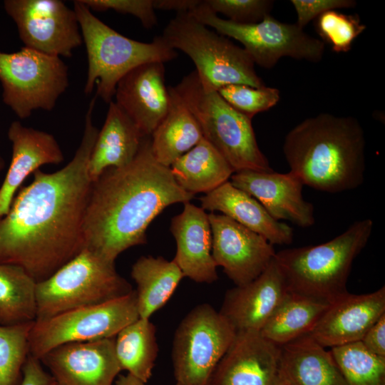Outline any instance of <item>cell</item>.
Listing matches in <instances>:
<instances>
[{"mask_svg": "<svg viewBox=\"0 0 385 385\" xmlns=\"http://www.w3.org/2000/svg\"><path fill=\"white\" fill-rule=\"evenodd\" d=\"M91 101L72 160L53 173L36 170L0 217V262L19 266L37 283L84 249L83 224L92 181L89 158L99 130Z\"/></svg>", "mask_w": 385, "mask_h": 385, "instance_id": "obj_1", "label": "cell"}, {"mask_svg": "<svg viewBox=\"0 0 385 385\" xmlns=\"http://www.w3.org/2000/svg\"><path fill=\"white\" fill-rule=\"evenodd\" d=\"M194 196L177 183L170 168L155 159L150 138L145 137L129 164L108 168L92 182L84 248L115 262L123 251L147 242L146 230L163 210Z\"/></svg>", "mask_w": 385, "mask_h": 385, "instance_id": "obj_2", "label": "cell"}, {"mask_svg": "<svg viewBox=\"0 0 385 385\" xmlns=\"http://www.w3.org/2000/svg\"><path fill=\"white\" fill-rule=\"evenodd\" d=\"M362 126L352 116L322 113L297 124L287 134L283 153L304 185L337 193L359 187L366 168Z\"/></svg>", "mask_w": 385, "mask_h": 385, "instance_id": "obj_3", "label": "cell"}, {"mask_svg": "<svg viewBox=\"0 0 385 385\" xmlns=\"http://www.w3.org/2000/svg\"><path fill=\"white\" fill-rule=\"evenodd\" d=\"M371 219L357 220L334 239L276 252L289 292L332 304L349 292L346 283L355 258L366 245Z\"/></svg>", "mask_w": 385, "mask_h": 385, "instance_id": "obj_4", "label": "cell"}, {"mask_svg": "<svg viewBox=\"0 0 385 385\" xmlns=\"http://www.w3.org/2000/svg\"><path fill=\"white\" fill-rule=\"evenodd\" d=\"M73 2L87 53L86 94L91 93L96 86V97L110 103L117 84L131 70L145 63H165L177 57L176 51L161 36L149 43L131 39L96 17L81 0Z\"/></svg>", "mask_w": 385, "mask_h": 385, "instance_id": "obj_5", "label": "cell"}, {"mask_svg": "<svg viewBox=\"0 0 385 385\" xmlns=\"http://www.w3.org/2000/svg\"><path fill=\"white\" fill-rule=\"evenodd\" d=\"M174 88L197 120L203 138L222 155L234 173L273 171L259 148L252 119L232 108L217 91L205 90L195 71Z\"/></svg>", "mask_w": 385, "mask_h": 385, "instance_id": "obj_6", "label": "cell"}, {"mask_svg": "<svg viewBox=\"0 0 385 385\" xmlns=\"http://www.w3.org/2000/svg\"><path fill=\"white\" fill-rule=\"evenodd\" d=\"M161 36L171 48L182 51L191 58L205 90L217 91L231 84L257 88L265 86L243 48L210 30L188 12L177 14Z\"/></svg>", "mask_w": 385, "mask_h": 385, "instance_id": "obj_7", "label": "cell"}, {"mask_svg": "<svg viewBox=\"0 0 385 385\" xmlns=\"http://www.w3.org/2000/svg\"><path fill=\"white\" fill-rule=\"evenodd\" d=\"M133 290L116 271L115 262L84 248L48 278L36 284V319L102 304Z\"/></svg>", "mask_w": 385, "mask_h": 385, "instance_id": "obj_8", "label": "cell"}, {"mask_svg": "<svg viewBox=\"0 0 385 385\" xmlns=\"http://www.w3.org/2000/svg\"><path fill=\"white\" fill-rule=\"evenodd\" d=\"M195 19L218 34L239 41L255 64L270 68L282 57L319 62L325 43L306 34L296 23H283L270 14L255 24H242L222 19L205 1L188 12Z\"/></svg>", "mask_w": 385, "mask_h": 385, "instance_id": "obj_9", "label": "cell"}, {"mask_svg": "<svg viewBox=\"0 0 385 385\" xmlns=\"http://www.w3.org/2000/svg\"><path fill=\"white\" fill-rule=\"evenodd\" d=\"M2 101L20 118L38 109L52 111L69 85L68 70L61 57L23 47L0 51Z\"/></svg>", "mask_w": 385, "mask_h": 385, "instance_id": "obj_10", "label": "cell"}, {"mask_svg": "<svg viewBox=\"0 0 385 385\" xmlns=\"http://www.w3.org/2000/svg\"><path fill=\"white\" fill-rule=\"evenodd\" d=\"M135 290L96 305L71 309L34 321L29 354L38 359L61 345L115 337L139 319Z\"/></svg>", "mask_w": 385, "mask_h": 385, "instance_id": "obj_11", "label": "cell"}, {"mask_svg": "<svg viewBox=\"0 0 385 385\" xmlns=\"http://www.w3.org/2000/svg\"><path fill=\"white\" fill-rule=\"evenodd\" d=\"M236 333L211 305L194 307L183 319L174 336L172 356L177 383L207 385Z\"/></svg>", "mask_w": 385, "mask_h": 385, "instance_id": "obj_12", "label": "cell"}, {"mask_svg": "<svg viewBox=\"0 0 385 385\" xmlns=\"http://www.w3.org/2000/svg\"><path fill=\"white\" fill-rule=\"evenodd\" d=\"M3 6L24 47L71 57L83 43L74 9L61 0H4Z\"/></svg>", "mask_w": 385, "mask_h": 385, "instance_id": "obj_13", "label": "cell"}, {"mask_svg": "<svg viewBox=\"0 0 385 385\" xmlns=\"http://www.w3.org/2000/svg\"><path fill=\"white\" fill-rule=\"evenodd\" d=\"M208 218L214 261L236 286L256 279L274 258L273 245L260 235L222 214L211 212Z\"/></svg>", "mask_w": 385, "mask_h": 385, "instance_id": "obj_14", "label": "cell"}, {"mask_svg": "<svg viewBox=\"0 0 385 385\" xmlns=\"http://www.w3.org/2000/svg\"><path fill=\"white\" fill-rule=\"evenodd\" d=\"M61 385H113L121 370L115 337L61 345L40 359Z\"/></svg>", "mask_w": 385, "mask_h": 385, "instance_id": "obj_15", "label": "cell"}, {"mask_svg": "<svg viewBox=\"0 0 385 385\" xmlns=\"http://www.w3.org/2000/svg\"><path fill=\"white\" fill-rule=\"evenodd\" d=\"M279 369V346L259 331H239L207 385H272Z\"/></svg>", "mask_w": 385, "mask_h": 385, "instance_id": "obj_16", "label": "cell"}, {"mask_svg": "<svg viewBox=\"0 0 385 385\" xmlns=\"http://www.w3.org/2000/svg\"><path fill=\"white\" fill-rule=\"evenodd\" d=\"M290 294L274 258L256 279L227 290L219 312L237 332L260 331Z\"/></svg>", "mask_w": 385, "mask_h": 385, "instance_id": "obj_17", "label": "cell"}, {"mask_svg": "<svg viewBox=\"0 0 385 385\" xmlns=\"http://www.w3.org/2000/svg\"><path fill=\"white\" fill-rule=\"evenodd\" d=\"M114 97L143 135L150 137L170 107L164 63H145L131 70L117 84Z\"/></svg>", "mask_w": 385, "mask_h": 385, "instance_id": "obj_18", "label": "cell"}, {"mask_svg": "<svg viewBox=\"0 0 385 385\" xmlns=\"http://www.w3.org/2000/svg\"><path fill=\"white\" fill-rule=\"evenodd\" d=\"M230 183L255 198L276 220L308 227L315 222L314 206L302 195L303 183L291 173L242 170Z\"/></svg>", "mask_w": 385, "mask_h": 385, "instance_id": "obj_19", "label": "cell"}, {"mask_svg": "<svg viewBox=\"0 0 385 385\" xmlns=\"http://www.w3.org/2000/svg\"><path fill=\"white\" fill-rule=\"evenodd\" d=\"M384 314V286L371 293H349L329 305L309 334L325 348L360 342Z\"/></svg>", "mask_w": 385, "mask_h": 385, "instance_id": "obj_20", "label": "cell"}, {"mask_svg": "<svg viewBox=\"0 0 385 385\" xmlns=\"http://www.w3.org/2000/svg\"><path fill=\"white\" fill-rule=\"evenodd\" d=\"M7 136L11 143V160L0 187V217L5 215L16 192L31 173L44 165L64 160L60 145L51 133L24 126L19 121L10 124Z\"/></svg>", "mask_w": 385, "mask_h": 385, "instance_id": "obj_21", "label": "cell"}, {"mask_svg": "<svg viewBox=\"0 0 385 385\" xmlns=\"http://www.w3.org/2000/svg\"><path fill=\"white\" fill-rule=\"evenodd\" d=\"M170 230L177 245L173 260L184 277L200 283H212L218 278L212 255V231L207 214L190 202L173 217Z\"/></svg>", "mask_w": 385, "mask_h": 385, "instance_id": "obj_22", "label": "cell"}, {"mask_svg": "<svg viewBox=\"0 0 385 385\" xmlns=\"http://www.w3.org/2000/svg\"><path fill=\"white\" fill-rule=\"evenodd\" d=\"M203 210L222 215L265 237L272 245H289L292 227L274 219L253 197L227 181L200 199Z\"/></svg>", "mask_w": 385, "mask_h": 385, "instance_id": "obj_23", "label": "cell"}, {"mask_svg": "<svg viewBox=\"0 0 385 385\" xmlns=\"http://www.w3.org/2000/svg\"><path fill=\"white\" fill-rule=\"evenodd\" d=\"M144 138L124 111L111 101L88 164L91 181L108 168L129 164L136 156Z\"/></svg>", "mask_w": 385, "mask_h": 385, "instance_id": "obj_24", "label": "cell"}, {"mask_svg": "<svg viewBox=\"0 0 385 385\" xmlns=\"http://www.w3.org/2000/svg\"><path fill=\"white\" fill-rule=\"evenodd\" d=\"M280 369L293 385H346L331 351L309 334L280 346Z\"/></svg>", "mask_w": 385, "mask_h": 385, "instance_id": "obj_25", "label": "cell"}, {"mask_svg": "<svg viewBox=\"0 0 385 385\" xmlns=\"http://www.w3.org/2000/svg\"><path fill=\"white\" fill-rule=\"evenodd\" d=\"M168 90L170 107L150 135V148L155 159L170 168L178 158L196 145L203 135L195 116L174 87H168Z\"/></svg>", "mask_w": 385, "mask_h": 385, "instance_id": "obj_26", "label": "cell"}, {"mask_svg": "<svg viewBox=\"0 0 385 385\" xmlns=\"http://www.w3.org/2000/svg\"><path fill=\"white\" fill-rule=\"evenodd\" d=\"M170 168L177 183L194 195L215 190L234 173L222 155L204 138Z\"/></svg>", "mask_w": 385, "mask_h": 385, "instance_id": "obj_27", "label": "cell"}, {"mask_svg": "<svg viewBox=\"0 0 385 385\" xmlns=\"http://www.w3.org/2000/svg\"><path fill=\"white\" fill-rule=\"evenodd\" d=\"M135 290L139 317L148 319L171 297L184 275L176 263L163 257L142 256L130 272Z\"/></svg>", "mask_w": 385, "mask_h": 385, "instance_id": "obj_28", "label": "cell"}, {"mask_svg": "<svg viewBox=\"0 0 385 385\" xmlns=\"http://www.w3.org/2000/svg\"><path fill=\"white\" fill-rule=\"evenodd\" d=\"M330 304L290 292L260 331L281 346L309 334Z\"/></svg>", "mask_w": 385, "mask_h": 385, "instance_id": "obj_29", "label": "cell"}, {"mask_svg": "<svg viewBox=\"0 0 385 385\" xmlns=\"http://www.w3.org/2000/svg\"><path fill=\"white\" fill-rule=\"evenodd\" d=\"M155 327L139 318L125 327L115 337V352L121 368L147 383L158 354Z\"/></svg>", "mask_w": 385, "mask_h": 385, "instance_id": "obj_30", "label": "cell"}, {"mask_svg": "<svg viewBox=\"0 0 385 385\" xmlns=\"http://www.w3.org/2000/svg\"><path fill=\"white\" fill-rule=\"evenodd\" d=\"M36 282L21 267L0 262V325L36 319Z\"/></svg>", "mask_w": 385, "mask_h": 385, "instance_id": "obj_31", "label": "cell"}, {"mask_svg": "<svg viewBox=\"0 0 385 385\" xmlns=\"http://www.w3.org/2000/svg\"><path fill=\"white\" fill-rule=\"evenodd\" d=\"M346 385H385V357L369 352L361 342L332 348Z\"/></svg>", "mask_w": 385, "mask_h": 385, "instance_id": "obj_32", "label": "cell"}, {"mask_svg": "<svg viewBox=\"0 0 385 385\" xmlns=\"http://www.w3.org/2000/svg\"><path fill=\"white\" fill-rule=\"evenodd\" d=\"M33 322L0 325V385L20 384Z\"/></svg>", "mask_w": 385, "mask_h": 385, "instance_id": "obj_33", "label": "cell"}, {"mask_svg": "<svg viewBox=\"0 0 385 385\" xmlns=\"http://www.w3.org/2000/svg\"><path fill=\"white\" fill-rule=\"evenodd\" d=\"M315 29L322 41L337 53L350 51L354 40L366 29L357 14H344L337 10L324 12L315 21Z\"/></svg>", "mask_w": 385, "mask_h": 385, "instance_id": "obj_34", "label": "cell"}, {"mask_svg": "<svg viewBox=\"0 0 385 385\" xmlns=\"http://www.w3.org/2000/svg\"><path fill=\"white\" fill-rule=\"evenodd\" d=\"M235 110L252 119L256 114L274 106L280 99L279 91L272 87H252L231 84L217 91Z\"/></svg>", "mask_w": 385, "mask_h": 385, "instance_id": "obj_35", "label": "cell"}, {"mask_svg": "<svg viewBox=\"0 0 385 385\" xmlns=\"http://www.w3.org/2000/svg\"><path fill=\"white\" fill-rule=\"evenodd\" d=\"M215 14H222L237 24H250L270 14L274 1L270 0H204Z\"/></svg>", "mask_w": 385, "mask_h": 385, "instance_id": "obj_36", "label": "cell"}, {"mask_svg": "<svg viewBox=\"0 0 385 385\" xmlns=\"http://www.w3.org/2000/svg\"><path fill=\"white\" fill-rule=\"evenodd\" d=\"M91 11H103L113 10L116 12L131 14L138 18L147 29L157 24L153 0H81Z\"/></svg>", "mask_w": 385, "mask_h": 385, "instance_id": "obj_37", "label": "cell"}, {"mask_svg": "<svg viewBox=\"0 0 385 385\" xmlns=\"http://www.w3.org/2000/svg\"><path fill=\"white\" fill-rule=\"evenodd\" d=\"M291 4L297 14L296 24L302 29L324 12L356 5L354 0H292Z\"/></svg>", "mask_w": 385, "mask_h": 385, "instance_id": "obj_38", "label": "cell"}, {"mask_svg": "<svg viewBox=\"0 0 385 385\" xmlns=\"http://www.w3.org/2000/svg\"><path fill=\"white\" fill-rule=\"evenodd\" d=\"M53 380L43 369L41 361L29 354L23 367L19 385H51Z\"/></svg>", "mask_w": 385, "mask_h": 385, "instance_id": "obj_39", "label": "cell"}, {"mask_svg": "<svg viewBox=\"0 0 385 385\" xmlns=\"http://www.w3.org/2000/svg\"><path fill=\"white\" fill-rule=\"evenodd\" d=\"M360 342L371 354L385 357V314L371 327Z\"/></svg>", "mask_w": 385, "mask_h": 385, "instance_id": "obj_40", "label": "cell"}, {"mask_svg": "<svg viewBox=\"0 0 385 385\" xmlns=\"http://www.w3.org/2000/svg\"><path fill=\"white\" fill-rule=\"evenodd\" d=\"M202 0H153L155 9L188 13L196 8Z\"/></svg>", "mask_w": 385, "mask_h": 385, "instance_id": "obj_41", "label": "cell"}, {"mask_svg": "<svg viewBox=\"0 0 385 385\" xmlns=\"http://www.w3.org/2000/svg\"><path fill=\"white\" fill-rule=\"evenodd\" d=\"M140 379L128 373L126 375H120L115 380V385H146Z\"/></svg>", "mask_w": 385, "mask_h": 385, "instance_id": "obj_42", "label": "cell"}, {"mask_svg": "<svg viewBox=\"0 0 385 385\" xmlns=\"http://www.w3.org/2000/svg\"><path fill=\"white\" fill-rule=\"evenodd\" d=\"M272 385H293L279 369V374Z\"/></svg>", "mask_w": 385, "mask_h": 385, "instance_id": "obj_43", "label": "cell"}, {"mask_svg": "<svg viewBox=\"0 0 385 385\" xmlns=\"http://www.w3.org/2000/svg\"><path fill=\"white\" fill-rule=\"evenodd\" d=\"M6 165V162L3 156L0 154V173L4 169Z\"/></svg>", "mask_w": 385, "mask_h": 385, "instance_id": "obj_44", "label": "cell"}, {"mask_svg": "<svg viewBox=\"0 0 385 385\" xmlns=\"http://www.w3.org/2000/svg\"><path fill=\"white\" fill-rule=\"evenodd\" d=\"M51 385H61V384H58L55 380H53V381L52 382V384Z\"/></svg>", "mask_w": 385, "mask_h": 385, "instance_id": "obj_45", "label": "cell"}, {"mask_svg": "<svg viewBox=\"0 0 385 385\" xmlns=\"http://www.w3.org/2000/svg\"><path fill=\"white\" fill-rule=\"evenodd\" d=\"M175 385H181V384H180L179 383H177V382H176V384H175Z\"/></svg>", "mask_w": 385, "mask_h": 385, "instance_id": "obj_46", "label": "cell"}]
</instances>
